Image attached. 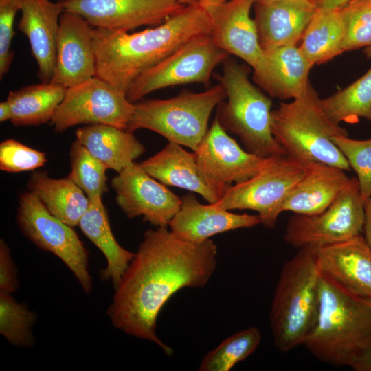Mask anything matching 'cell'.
Masks as SVG:
<instances>
[{"label":"cell","instance_id":"obj_4","mask_svg":"<svg viewBox=\"0 0 371 371\" xmlns=\"http://www.w3.org/2000/svg\"><path fill=\"white\" fill-rule=\"evenodd\" d=\"M321 277L313 248L299 249L284 264L269 312L274 346L281 352L304 344L317 317Z\"/></svg>","mask_w":371,"mask_h":371},{"label":"cell","instance_id":"obj_45","mask_svg":"<svg viewBox=\"0 0 371 371\" xmlns=\"http://www.w3.org/2000/svg\"><path fill=\"white\" fill-rule=\"evenodd\" d=\"M212 1H227V0H212Z\"/></svg>","mask_w":371,"mask_h":371},{"label":"cell","instance_id":"obj_24","mask_svg":"<svg viewBox=\"0 0 371 371\" xmlns=\"http://www.w3.org/2000/svg\"><path fill=\"white\" fill-rule=\"evenodd\" d=\"M139 165L150 176L165 186L196 192L209 204L221 200V197L202 178L195 153L186 150L178 144L168 142L161 150L142 161Z\"/></svg>","mask_w":371,"mask_h":371},{"label":"cell","instance_id":"obj_42","mask_svg":"<svg viewBox=\"0 0 371 371\" xmlns=\"http://www.w3.org/2000/svg\"><path fill=\"white\" fill-rule=\"evenodd\" d=\"M12 115V108L10 104L7 101L1 102L0 103V122H5L10 120Z\"/></svg>","mask_w":371,"mask_h":371},{"label":"cell","instance_id":"obj_20","mask_svg":"<svg viewBox=\"0 0 371 371\" xmlns=\"http://www.w3.org/2000/svg\"><path fill=\"white\" fill-rule=\"evenodd\" d=\"M259 223L258 215L234 214L213 204L203 205L190 192L181 198L180 209L168 226L177 238L200 243L217 234L249 228Z\"/></svg>","mask_w":371,"mask_h":371},{"label":"cell","instance_id":"obj_41","mask_svg":"<svg viewBox=\"0 0 371 371\" xmlns=\"http://www.w3.org/2000/svg\"><path fill=\"white\" fill-rule=\"evenodd\" d=\"M353 0H316L317 7L322 10L342 8Z\"/></svg>","mask_w":371,"mask_h":371},{"label":"cell","instance_id":"obj_39","mask_svg":"<svg viewBox=\"0 0 371 371\" xmlns=\"http://www.w3.org/2000/svg\"><path fill=\"white\" fill-rule=\"evenodd\" d=\"M349 366L355 371H371V344L355 357Z\"/></svg>","mask_w":371,"mask_h":371},{"label":"cell","instance_id":"obj_13","mask_svg":"<svg viewBox=\"0 0 371 371\" xmlns=\"http://www.w3.org/2000/svg\"><path fill=\"white\" fill-rule=\"evenodd\" d=\"M194 153L202 178L221 199L232 183L257 174L265 161L243 149L216 117Z\"/></svg>","mask_w":371,"mask_h":371},{"label":"cell","instance_id":"obj_9","mask_svg":"<svg viewBox=\"0 0 371 371\" xmlns=\"http://www.w3.org/2000/svg\"><path fill=\"white\" fill-rule=\"evenodd\" d=\"M364 203L359 181L352 177L348 185L324 211L313 215L295 214L291 216L284 239L298 249L319 248L350 239L363 232Z\"/></svg>","mask_w":371,"mask_h":371},{"label":"cell","instance_id":"obj_22","mask_svg":"<svg viewBox=\"0 0 371 371\" xmlns=\"http://www.w3.org/2000/svg\"><path fill=\"white\" fill-rule=\"evenodd\" d=\"M19 30L28 38L38 67V76L49 82L56 66V43L60 17L64 12L61 2L49 0H23Z\"/></svg>","mask_w":371,"mask_h":371},{"label":"cell","instance_id":"obj_6","mask_svg":"<svg viewBox=\"0 0 371 371\" xmlns=\"http://www.w3.org/2000/svg\"><path fill=\"white\" fill-rule=\"evenodd\" d=\"M218 76L226 102L216 117L226 131L237 135L247 151L262 159L286 155L271 127V100L249 79V70L228 58Z\"/></svg>","mask_w":371,"mask_h":371},{"label":"cell","instance_id":"obj_7","mask_svg":"<svg viewBox=\"0 0 371 371\" xmlns=\"http://www.w3.org/2000/svg\"><path fill=\"white\" fill-rule=\"evenodd\" d=\"M225 98V89L219 83L199 93L135 102L126 131L148 129L194 152L208 131L212 111Z\"/></svg>","mask_w":371,"mask_h":371},{"label":"cell","instance_id":"obj_29","mask_svg":"<svg viewBox=\"0 0 371 371\" xmlns=\"http://www.w3.org/2000/svg\"><path fill=\"white\" fill-rule=\"evenodd\" d=\"M344 24L341 8L317 11L308 23L299 47L313 66L326 63L344 52Z\"/></svg>","mask_w":371,"mask_h":371},{"label":"cell","instance_id":"obj_10","mask_svg":"<svg viewBox=\"0 0 371 371\" xmlns=\"http://www.w3.org/2000/svg\"><path fill=\"white\" fill-rule=\"evenodd\" d=\"M16 221L23 234L38 248L60 258L85 293L93 288L88 252L72 227L52 215L29 190L19 199Z\"/></svg>","mask_w":371,"mask_h":371},{"label":"cell","instance_id":"obj_12","mask_svg":"<svg viewBox=\"0 0 371 371\" xmlns=\"http://www.w3.org/2000/svg\"><path fill=\"white\" fill-rule=\"evenodd\" d=\"M229 54L219 48L211 35L194 38L144 71L131 85L128 100L135 103L156 90L193 82L207 83L213 70Z\"/></svg>","mask_w":371,"mask_h":371},{"label":"cell","instance_id":"obj_15","mask_svg":"<svg viewBox=\"0 0 371 371\" xmlns=\"http://www.w3.org/2000/svg\"><path fill=\"white\" fill-rule=\"evenodd\" d=\"M64 10L82 16L93 27L128 32L161 24L185 5L176 0H63Z\"/></svg>","mask_w":371,"mask_h":371},{"label":"cell","instance_id":"obj_36","mask_svg":"<svg viewBox=\"0 0 371 371\" xmlns=\"http://www.w3.org/2000/svg\"><path fill=\"white\" fill-rule=\"evenodd\" d=\"M46 154L13 139L0 144V170L11 173L30 171L43 166Z\"/></svg>","mask_w":371,"mask_h":371},{"label":"cell","instance_id":"obj_14","mask_svg":"<svg viewBox=\"0 0 371 371\" xmlns=\"http://www.w3.org/2000/svg\"><path fill=\"white\" fill-rule=\"evenodd\" d=\"M111 186L116 202L129 218L142 216L155 227H167L180 209L181 199L157 182L137 163H132L114 177Z\"/></svg>","mask_w":371,"mask_h":371},{"label":"cell","instance_id":"obj_17","mask_svg":"<svg viewBox=\"0 0 371 371\" xmlns=\"http://www.w3.org/2000/svg\"><path fill=\"white\" fill-rule=\"evenodd\" d=\"M93 27L80 15L65 11L60 17L52 82L67 88L95 75Z\"/></svg>","mask_w":371,"mask_h":371},{"label":"cell","instance_id":"obj_43","mask_svg":"<svg viewBox=\"0 0 371 371\" xmlns=\"http://www.w3.org/2000/svg\"><path fill=\"white\" fill-rule=\"evenodd\" d=\"M183 5H188L199 2L200 0H176Z\"/></svg>","mask_w":371,"mask_h":371},{"label":"cell","instance_id":"obj_25","mask_svg":"<svg viewBox=\"0 0 371 371\" xmlns=\"http://www.w3.org/2000/svg\"><path fill=\"white\" fill-rule=\"evenodd\" d=\"M75 135L92 155L117 173L146 150L133 133L110 125H87L77 129Z\"/></svg>","mask_w":371,"mask_h":371},{"label":"cell","instance_id":"obj_23","mask_svg":"<svg viewBox=\"0 0 371 371\" xmlns=\"http://www.w3.org/2000/svg\"><path fill=\"white\" fill-rule=\"evenodd\" d=\"M350 179L345 170L338 167L320 162L307 163L304 176L284 202L283 212L318 214L333 202Z\"/></svg>","mask_w":371,"mask_h":371},{"label":"cell","instance_id":"obj_37","mask_svg":"<svg viewBox=\"0 0 371 371\" xmlns=\"http://www.w3.org/2000/svg\"><path fill=\"white\" fill-rule=\"evenodd\" d=\"M23 0H0V78L8 71L14 57L11 43L14 32V21L21 10Z\"/></svg>","mask_w":371,"mask_h":371},{"label":"cell","instance_id":"obj_8","mask_svg":"<svg viewBox=\"0 0 371 371\" xmlns=\"http://www.w3.org/2000/svg\"><path fill=\"white\" fill-rule=\"evenodd\" d=\"M305 164L286 155L266 158L257 174L230 187L213 205L227 210H254L260 223L272 229L284 202L304 176Z\"/></svg>","mask_w":371,"mask_h":371},{"label":"cell","instance_id":"obj_3","mask_svg":"<svg viewBox=\"0 0 371 371\" xmlns=\"http://www.w3.org/2000/svg\"><path fill=\"white\" fill-rule=\"evenodd\" d=\"M371 344V300L353 295L322 274L315 324L304 346L316 359L349 366Z\"/></svg>","mask_w":371,"mask_h":371},{"label":"cell","instance_id":"obj_16","mask_svg":"<svg viewBox=\"0 0 371 371\" xmlns=\"http://www.w3.org/2000/svg\"><path fill=\"white\" fill-rule=\"evenodd\" d=\"M212 23L211 37L229 55H234L254 69L260 64L262 49L250 12L255 0H200Z\"/></svg>","mask_w":371,"mask_h":371},{"label":"cell","instance_id":"obj_34","mask_svg":"<svg viewBox=\"0 0 371 371\" xmlns=\"http://www.w3.org/2000/svg\"><path fill=\"white\" fill-rule=\"evenodd\" d=\"M344 24V52L371 45V0H353L341 8Z\"/></svg>","mask_w":371,"mask_h":371},{"label":"cell","instance_id":"obj_38","mask_svg":"<svg viewBox=\"0 0 371 371\" xmlns=\"http://www.w3.org/2000/svg\"><path fill=\"white\" fill-rule=\"evenodd\" d=\"M17 268L3 239L0 241V292L13 293L19 286Z\"/></svg>","mask_w":371,"mask_h":371},{"label":"cell","instance_id":"obj_21","mask_svg":"<svg viewBox=\"0 0 371 371\" xmlns=\"http://www.w3.org/2000/svg\"><path fill=\"white\" fill-rule=\"evenodd\" d=\"M263 58L254 69V82L272 98L295 99L311 87L308 74L313 65L297 45L263 50Z\"/></svg>","mask_w":371,"mask_h":371},{"label":"cell","instance_id":"obj_30","mask_svg":"<svg viewBox=\"0 0 371 371\" xmlns=\"http://www.w3.org/2000/svg\"><path fill=\"white\" fill-rule=\"evenodd\" d=\"M324 111L335 122H371V68L360 78L335 94L321 99Z\"/></svg>","mask_w":371,"mask_h":371},{"label":"cell","instance_id":"obj_5","mask_svg":"<svg viewBox=\"0 0 371 371\" xmlns=\"http://www.w3.org/2000/svg\"><path fill=\"white\" fill-rule=\"evenodd\" d=\"M271 127L275 139L291 158L350 170L347 159L332 140L348 133L324 111L321 99L311 87L301 96L271 111Z\"/></svg>","mask_w":371,"mask_h":371},{"label":"cell","instance_id":"obj_33","mask_svg":"<svg viewBox=\"0 0 371 371\" xmlns=\"http://www.w3.org/2000/svg\"><path fill=\"white\" fill-rule=\"evenodd\" d=\"M36 315L24 304L19 303L10 293L0 292V333L17 347H31L34 344L32 328Z\"/></svg>","mask_w":371,"mask_h":371},{"label":"cell","instance_id":"obj_35","mask_svg":"<svg viewBox=\"0 0 371 371\" xmlns=\"http://www.w3.org/2000/svg\"><path fill=\"white\" fill-rule=\"evenodd\" d=\"M332 140L356 172L363 199L371 198V138L360 140L337 135Z\"/></svg>","mask_w":371,"mask_h":371},{"label":"cell","instance_id":"obj_31","mask_svg":"<svg viewBox=\"0 0 371 371\" xmlns=\"http://www.w3.org/2000/svg\"><path fill=\"white\" fill-rule=\"evenodd\" d=\"M261 334L257 327L238 331L224 339L202 359L199 370L229 371L258 348Z\"/></svg>","mask_w":371,"mask_h":371},{"label":"cell","instance_id":"obj_44","mask_svg":"<svg viewBox=\"0 0 371 371\" xmlns=\"http://www.w3.org/2000/svg\"><path fill=\"white\" fill-rule=\"evenodd\" d=\"M364 54L368 58H371V45L365 48Z\"/></svg>","mask_w":371,"mask_h":371},{"label":"cell","instance_id":"obj_1","mask_svg":"<svg viewBox=\"0 0 371 371\" xmlns=\"http://www.w3.org/2000/svg\"><path fill=\"white\" fill-rule=\"evenodd\" d=\"M216 266L217 247L210 239L200 243L185 241L164 226L146 231L114 288L107 309L113 326L172 355V349L156 333L160 311L181 289L204 287Z\"/></svg>","mask_w":371,"mask_h":371},{"label":"cell","instance_id":"obj_19","mask_svg":"<svg viewBox=\"0 0 371 371\" xmlns=\"http://www.w3.org/2000/svg\"><path fill=\"white\" fill-rule=\"evenodd\" d=\"M254 22L263 50L297 45L318 7L316 0H255Z\"/></svg>","mask_w":371,"mask_h":371},{"label":"cell","instance_id":"obj_18","mask_svg":"<svg viewBox=\"0 0 371 371\" xmlns=\"http://www.w3.org/2000/svg\"><path fill=\"white\" fill-rule=\"evenodd\" d=\"M313 249L322 275L346 291L371 300V249L362 234Z\"/></svg>","mask_w":371,"mask_h":371},{"label":"cell","instance_id":"obj_26","mask_svg":"<svg viewBox=\"0 0 371 371\" xmlns=\"http://www.w3.org/2000/svg\"><path fill=\"white\" fill-rule=\"evenodd\" d=\"M78 226L84 235L104 254L106 266L100 275L102 280H111L115 288L135 253L122 247L115 239L102 199H89L88 208Z\"/></svg>","mask_w":371,"mask_h":371},{"label":"cell","instance_id":"obj_40","mask_svg":"<svg viewBox=\"0 0 371 371\" xmlns=\"http://www.w3.org/2000/svg\"><path fill=\"white\" fill-rule=\"evenodd\" d=\"M365 221L363 225V237L371 249V198L365 200Z\"/></svg>","mask_w":371,"mask_h":371},{"label":"cell","instance_id":"obj_32","mask_svg":"<svg viewBox=\"0 0 371 371\" xmlns=\"http://www.w3.org/2000/svg\"><path fill=\"white\" fill-rule=\"evenodd\" d=\"M71 171L67 177L87 196L89 199H102L108 190L107 167L76 139L69 151Z\"/></svg>","mask_w":371,"mask_h":371},{"label":"cell","instance_id":"obj_11","mask_svg":"<svg viewBox=\"0 0 371 371\" xmlns=\"http://www.w3.org/2000/svg\"><path fill=\"white\" fill-rule=\"evenodd\" d=\"M135 110L124 92L95 76L67 89L50 121L58 133L78 124L126 130Z\"/></svg>","mask_w":371,"mask_h":371},{"label":"cell","instance_id":"obj_2","mask_svg":"<svg viewBox=\"0 0 371 371\" xmlns=\"http://www.w3.org/2000/svg\"><path fill=\"white\" fill-rule=\"evenodd\" d=\"M211 33L210 19L200 1L185 5L159 25L132 34L93 27L95 76L126 94L144 71L190 41Z\"/></svg>","mask_w":371,"mask_h":371},{"label":"cell","instance_id":"obj_27","mask_svg":"<svg viewBox=\"0 0 371 371\" xmlns=\"http://www.w3.org/2000/svg\"><path fill=\"white\" fill-rule=\"evenodd\" d=\"M27 186L52 215L72 227L78 225L89 204L85 192L67 177L54 179L45 171H36Z\"/></svg>","mask_w":371,"mask_h":371},{"label":"cell","instance_id":"obj_28","mask_svg":"<svg viewBox=\"0 0 371 371\" xmlns=\"http://www.w3.org/2000/svg\"><path fill=\"white\" fill-rule=\"evenodd\" d=\"M67 89L58 83L42 82L10 91L7 98L12 111L10 121L15 126L50 122Z\"/></svg>","mask_w":371,"mask_h":371}]
</instances>
